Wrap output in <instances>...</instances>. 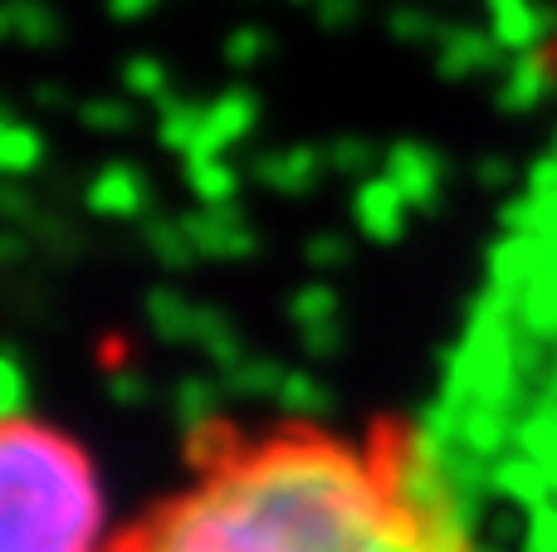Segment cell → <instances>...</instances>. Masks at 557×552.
Returning <instances> with one entry per match:
<instances>
[{
  "mask_svg": "<svg viewBox=\"0 0 557 552\" xmlns=\"http://www.w3.org/2000/svg\"><path fill=\"white\" fill-rule=\"evenodd\" d=\"M108 552H474L470 524L416 430L211 426L186 475Z\"/></svg>",
  "mask_w": 557,
  "mask_h": 552,
  "instance_id": "1",
  "label": "cell"
},
{
  "mask_svg": "<svg viewBox=\"0 0 557 552\" xmlns=\"http://www.w3.org/2000/svg\"><path fill=\"white\" fill-rule=\"evenodd\" d=\"M108 494L78 436L0 411V552H108Z\"/></svg>",
  "mask_w": 557,
  "mask_h": 552,
  "instance_id": "2",
  "label": "cell"
},
{
  "mask_svg": "<svg viewBox=\"0 0 557 552\" xmlns=\"http://www.w3.org/2000/svg\"><path fill=\"white\" fill-rule=\"evenodd\" d=\"M548 59H553V68H557V20H553V39H548Z\"/></svg>",
  "mask_w": 557,
  "mask_h": 552,
  "instance_id": "3",
  "label": "cell"
}]
</instances>
